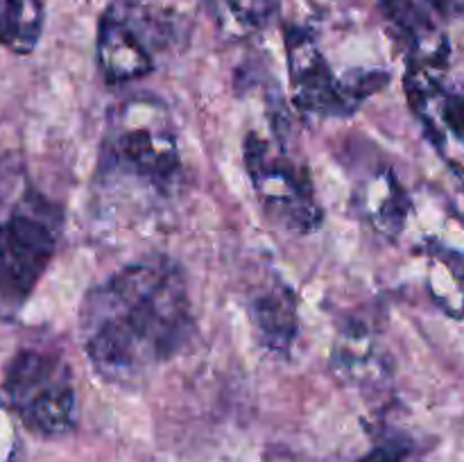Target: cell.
Instances as JSON below:
<instances>
[{
  "label": "cell",
  "instance_id": "cell-1",
  "mask_svg": "<svg viewBox=\"0 0 464 462\" xmlns=\"http://www.w3.org/2000/svg\"><path fill=\"white\" fill-rule=\"evenodd\" d=\"M198 317L188 276L175 258L148 254L86 290L77 315L82 351L113 385L140 383L179 356Z\"/></svg>",
  "mask_w": 464,
  "mask_h": 462
},
{
  "label": "cell",
  "instance_id": "cell-2",
  "mask_svg": "<svg viewBox=\"0 0 464 462\" xmlns=\"http://www.w3.org/2000/svg\"><path fill=\"white\" fill-rule=\"evenodd\" d=\"M184 184L179 131L154 95H131L104 118L93 195L100 216L140 220L166 208Z\"/></svg>",
  "mask_w": 464,
  "mask_h": 462
},
{
  "label": "cell",
  "instance_id": "cell-3",
  "mask_svg": "<svg viewBox=\"0 0 464 462\" xmlns=\"http://www.w3.org/2000/svg\"><path fill=\"white\" fill-rule=\"evenodd\" d=\"M243 163L263 216L285 234H315L324 222L308 163L290 149L284 127L252 130L243 140Z\"/></svg>",
  "mask_w": 464,
  "mask_h": 462
},
{
  "label": "cell",
  "instance_id": "cell-4",
  "mask_svg": "<svg viewBox=\"0 0 464 462\" xmlns=\"http://www.w3.org/2000/svg\"><path fill=\"white\" fill-rule=\"evenodd\" d=\"M284 43L290 100L306 120L352 116L388 82V75L381 71L338 75L313 32L302 25H285Z\"/></svg>",
  "mask_w": 464,
  "mask_h": 462
},
{
  "label": "cell",
  "instance_id": "cell-5",
  "mask_svg": "<svg viewBox=\"0 0 464 462\" xmlns=\"http://www.w3.org/2000/svg\"><path fill=\"white\" fill-rule=\"evenodd\" d=\"M5 394L18 419L36 435L62 438L77 424V390L66 358L23 349L5 370Z\"/></svg>",
  "mask_w": 464,
  "mask_h": 462
},
{
  "label": "cell",
  "instance_id": "cell-6",
  "mask_svg": "<svg viewBox=\"0 0 464 462\" xmlns=\"http://www.w3.org/2000/svg\"><path fill=\"white\" fill-rule=\"evenodd\" d=\"M59 240V213L45 202L27 199L0 222V313L25 303L48 270Z\"/></svg>",
  "mask_w": 464,
  "mask_h": 462
},
{
  "label": "cell",
  "instance_id": "cell-7",
  "mask_svg": "<svg viewBox=\"0 0 464 462\" xmlns=\"http://www.w3.org/2000/svg\"><path fill=\"white\" fill-rule=\"evenodd\" d=\"M95 57L100 75L107 84H130L154 71L152 50L145 43L139 25L125 14V7H109L98 23Z\"/></svg>",
  "mask_w": 464,
  "mask_h": 462
},
{
  "label": "cell",
  "instance_id": "cell-8",
  "mask_svg": "<svg viewBox=\"0 0 464 462\" xmlns=\"http://www.w3.org/2000/svg\"><path fill=\"white\" fill-rule=\"evenodd\" d=\"M247 313L258 344L275 356L288 358L299 335V302L290 284L270 276L249 297Z\"/></svg>",
  "mask_w": 464,
  "mask_h": 462
},
{
  "label": "cell",
  "instance_id": "cell-9",
  "mask_svg": "<svg viewBox=\"0 0 464 462\" xmlns=\"http://www.w3.org/2000/svg\"><path fill=\"white\" fill-rule=\"evenodd\" d=\"M390 32L406 50V66L444 68L451 45L424 7L415 0H376Z\"/></svg>",
  "mask_w": 464,
  "mask_h": 462
},
{
  "label": "cell",
  "instance_id": "cell-10",
  "mask_svg": "<svg viewBox=\"0 0 464 462\" xmlns=\"http://www.w3.org/2000/svg\"><path fill=\"white\" fill-rule=\"evenodd\" d=\"M353 204L372 229L388 243L399 240L412 213V197L388 166L370 172L358 184L353 190Z\"/></svg>",
  "mask_w": 464,
  "mask_h": 462
},
{
  "label": "cell",
  "instance_id": "cell-11",
  "mask_svg": "<svg viewBox=\"0 0 464 462\" xmlns=\"http://www.w3.org/2000/svg\"><path fill=\"white\" fill-rule=\"evenodd\" d=\"M334 367L352 383H379L390 374V358L376 333L361 322H349L334 347Z\"/></svg>",
  "mask_w": 464,
  "mask_h": 462
},
{
  "label": "cell",
  "instance_id": "cell-12",
  "mask_svg": "<svg viewBox=\"0 0 464 462\" xmlns=\"http://www.w3.org/2000/svg\"><path fill=\"white\" fill-rule=\"evenodd\" d=\"M202 5L225 39L243 41L270 25L281 0H202Z\"/></svg>",
  "mask_w": 464,
  "mask_h": 462
},
{
  "label": "cell",
  "instance_id": "cell-13",
  "mask_svg": "<svg viewBox=\"0 0 464 462\" xmlns=\"http://www.w3.org/2000/svg\"><path fill=\"white\" fill-rule=\"evenodd\" d=\"M426 254H429L426 288L430 297L449 315L464 317V252L430 243Z\"/></svg>",
  "mask_w": 464,
  "mask_h": 462
},
{
  "label": "cell",
  "instance_id": "cell-14",
  "mask_svg": "<svg viewBox=\"0 0 464 462\" xmlns=\"http://www.w3.org/2000/svg\"><path fill=\"white\" fill-rule=\"evenodd\" d=\"M44 32L41 0H0V45L16 54H30Z\"/></svg>",
  "mask_w": 464,
  "mask_h": 462
},
{
  "label": "cell",
  "instance_id": "cell-15",
  "mask_svg": "<svg viewBox=\"0 0 464 462\" xmlns=\"http://www.w3.org/2000/svg\"><path fill=\"white\" fill-rule=\"evenodd\" d=\"M408 453H411V447H408V444L388 442L376 447L374 451H370L358 462H403L408 457Z\"/></svg>",
  "mask_w": 464,
  "mask_h": 462
},
{
  "label": "cell",
  "instance_id": "cell-16",
  "mask_svg": "<svg viewBox=\"0 0 464 462\" xmlns=\"http://www.w3.org/2000/svg\"><path fill=\"white\" fill-rule=\"evenodd\" d=\"M16 448V435H14L12 421H9L7 412L0 408V462H9Z\"/></svg>",
  "mask_w": 464,
  "mask_h": 462
},
{
  "label": "cell",
  "instance_id": "cell-17",
  "mask_svg": "<svg viewBox=\"0 0 464 462\" xmlns=\"http://www.w3.org/2000/svg\"><path fill=\"white\" fill-rule=\"evenodd\" d=\"M429 5L444 18H464V0H429Z\"/></svg>",
  "mask_w": 464,
  "mask_h": 462
},
{
  "label": "cell",
  "instance_id": "cell-18",
  "mask_svg": "<svg viewBox=\"0 0 464 462\" xmlns=\"http://www.w3.org/2000/svg\"><path fill=\"white\" fill-rule=\"evenodd\" d=\"M5 202V186H3V177H0V207H3Z\"/></svg>",
  "mask_w": 464,
  "mask_h": 462
},
{
  "label": "cell",
  "instance_id": "cell-19",
  "mask_svg": "<svg viewBox=\"0 0 464 462\" xmlns=\"http://www.w3.org/2000/svg\"><path fill=\"white\" fill-rule=\"evenodd\" d=\"M122 3H125V5H143L145 0H122Z\"/></svg>",
  "mask_w": 464,
  "mask_h": 462
}]
</instances>
